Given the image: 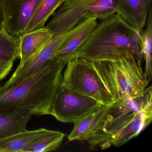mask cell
<instances>
[{
    "label": "cell",
    "mask_w": 152,
    "mask_h": 152,
    "mask_svg": "<svg viewBox=\"0 0 152 152\" xmlns=\"http://www.w3.org/2000/svg\"><path fill=\"white\" fill-rule=\"evenodd\" d=\"M66 64L54 59L18 83L0 88V113L27 111L39 116L50 115Z\"/></svg>",
    "instance_id": "cell-1"
},
{
    "label": "cell",
    "mask_w": 152,
    "mask_h": 152,
    "mask_svg": "<svg viewBox=\"0 0 152 152\" xmlns=\"http://www.w3.org/2000/svg\"><path fill=\"white\" fill-rule=\"evenodd\" d=\"M142 34L116 13L97 23L70 60L82 58L96 62L127 54H132L143 60L140 40Z\"/></svg>",
    "instance_id": "cell-2"
},
{
    "label": "cell",
    "mask_w": 152,
    "mask_h": 152,
    "mask_svg": "<svg viewBox=\"0 0 152 152\" xmlns=\"http://www.w3.org/2000/svg\"><path fill=\"white\" fill-rule=\"evenodd\" d=\"M142 60L132 54L93 62L98 73L115 100L142 94L148 86Z\"/></svg>",
    "instance_id": "cell-3"
},
{
    "label": "cell",
    "mask_w": 152,
    "mask_h": 152,
    "mask_svg": "<svg viewBox=\"0 0 152 152\" xmlns=\"http://www.w3.org/2000/svg\"><path fill=\"white\" fill-rule=\"evenodd\" d=\"M116 0H66L45 26L54 35L69 31L90 18L106 19L116 13Z\"/></svg>",
    "instance_id": "cell-4"
},
{
    "label": "cell",
    "mask_w": 152,
    "mask_h": 152,
    "mask_svg": "<svg viewBox=\"0 0 152 152\" xmlns=\"http://www.w3.org/2000/svg\"><path fill=\"white\" fill-rule=\"evenodd\" d=\"M152 87H147L141 95L115 100L110 105L101 129L88 142L91 149L106 148L108 140L129 123L140 112L152 106Z\"/></svg>",
    "instance_id": "cell-5"
},
{
    "label": "cell",
    "mask_w": 152,
    "mask_h": 152,
    "mask_svg": "<svg viewBox=\"0 0 152 152\" xmlns=\"http://www.w3.org/2000/svg\"><path fill=\"white\" fill-rule=\"evenodd\" d=\"M63 75V82L69 88L110 105L115 100L96 70L92 61L82 58L70 59Z\"/></svg>",
    "instance_id": "cell-6"
},
{
    "label": "cell",
    "mask_w": 152,
    "mask_h": 152,
    "mask_svg": "<svg viewBox=\"0 0 152 152\" xmlns=\"http://www.w3.org/2000/svg\"><path fill=\"white\" fill-rule=\"evenodd\" d=\"M102 105L92 98L69 88L62 81L55 96L50 115L61 122L74 123Z\"/></svg>",
    "instance_id": "cell-7"
},
{
    "label": "cell",
    "mask_w": 152,
    "mask_h": 152,
    "mask_svg": "<svg viewBox=\"0 0 152 152\" xmlns=\"http://www.w3.org/2000/svg\"><path fill=\"white\" fill-rule=\"evenodd\" d=\"M82 23V22L71 30L54 35L48 42L35 54L23 63H20L10 79L4 85L0 86V88H6L18 83L39 71L54 60L59 48L69 37L80 29Z\"/></svg>",
    "instance_id": "cell-8"
},
{
    "label": "cell",
    "mask_w": 152,
    "mask_h": 152,
    "mask_svg": "<svg viewBox=\"0 0 152 152\" xmlns=\"http://www.w3.org/2000/svg\"><path fill=\"white\" fill-rule=\"evenodd\" d=\"M42 0H9L4 12V29L17 38L26 32L31 19Z\"/></svg>",
    "instance_id": "cell-9"
},
{
    "label": "cell",
    "mask_w": 152,
    "mask_h": 152,
    "mask_svg": "<svg viewBox=\"0 0 152 152\" xmlns=\"http://www.w3.org/2000/svg\"><path fill=\"white\" fill-rule=\"evenodd\" d=\"M151 0H116V14L140 34L146 23Z\"/></svg>",
    "instance_id": "cell-10"
},
{
    "label": "cell",
    "mask_w": 152,
    "mask_h": 152,
    "mask_svg": "<svg viewBox=\"0 0 152 152\" xmlns=\"http://www.w3.org/2000/svg\"><path fill=\"white\" fill-rule=\"evenodd\" d=\"M110 105H102L98 109L83 116L74 123L73 129L68 136L70 141H89L99 131Z\"/></svg>",
    "instance_id": "cell-11"
},
{
    "label": "cell",
    "mask_w": 152,
    "mask_h": 152,
    "mask_svg": "<svg viewBox=\"0 0 152 152\" xmlns=\"http://www.w3.org/2000/svg\"><path fill=\"white\" fill-rule=\"evenodd\" d=\"M152 120V106L140 112L129 123L121 129L107 143V147H120L137 137Z\"/></svg>",
    "instance_id": "cell-12"
},
{
    "label": "cell",
    "mask_w": 152,
    "mask_h": 152,
    "mask_svg": "<svg viewBox=\"0 0 152 152\" xmlns=\"http://www.w3.org/2000/svg\"><path fill=\"white\" fill-rule=\"evenodd\" d=\"M53 36L52 31L46 26L21 35L19 38L20 63L31 57L48 42Z\"/></svg>",
    "instance_id": "cell-13"
},
{
    "label": "cell",
    "mask_w": 152,
    "mask_h": 152,
    "mask_svg": "<svg viewBox=\"0 0 152 152\" xmlns=\"http://www.w3.org/2000/svg\"><path fill=\"white\" fill-rule=\"evenodd\" d=\"M96 18H90L83 21L80 29L69 37L61 46L54 59L67 62L83 41L97 24Z\"/></svg>",
    "instance_id": "cell-14"
},
{
    "label": "cell",
    "mask_w": 152,
    "mask_h": 152,
    "mask_svg": "<svg viewBox=\"0 0 152 152\" xmlns=\"http://www.w3.org/2000/svg\"><path fill=\"white\" fill-rule=\"evenodd\" d=\"M31 115L27 111L0 113V139L26 130Z\"/></svg>",
    "instance_id": "cell-15"
},
{
    "label": "cell",
    "mask_w": 152,
    "mask_h": 152,
    "mask_svg": "<svg viewBox=\"0 0 152 152\" xmlns=\"http://www.w3.org/2000/svg\"><path fill=\"white\" fill-rule=\"evenodd\" d=\"M47 129L41 128L34 130H26L0 139V149L3 152H23L30 143L42 135Z\"/></svg>",
    "instance_id": "cell-16"
},
{
    "label": "cell",
    "mask_w": 152,
    "mask_h": 152,
    "mask_svg": "<svg viewBox=\"0 0 152 152\" xmlns=\"http://www.w3.org/2000/svg\"><path fill=\"white\" fill-rule=\"evenodd\" d=\"M65 134L58 131L47 130L29 144L23 152H43L56 150L63 143Z\"/></svg>",
    "instance_id": "cell-17"
},
{
    "label": "cell",
    "mask_w": 152,
    "mask_h": 152,
    "mask_svg": "<svg viewBox=\"0 0 152 152\" xmlns=\"http://www.w3.org/2000/svg\"><path fill=\"white\" fill-rule=\"evenodd\" d=\"M65 1L42 0L29 23L26 33L44 27L51 16Z\"/></svg>",
    "instance_id": "cell-18"
},
{
    "label": "cell",
    "mask_w": 152,
    "mask_h": 152,
    "mask_svg": "<svg viewBox=\"0 0 152 152\" xmlns=\"http://www.w3.org/2000/svg\"><path fill=\"white\" fill-rule=\"evenodd\" d=\"M20 58L19 38L10 35L5 30L0 31V60L14 63Z\"/></svg>",
    "instance_id": "cell-19"
},
{
    "label": "cell",
    "mask_w": 152,
    "mask_h": 152,
    "mask_svg": "<svg viewBox=\"0 0 152 152\" xmlns=\"http://www.w3.org/2000/svg\"><path fill=\"white\" fill-rule=\"evenodd\" d=\"M146 27L140 36L144 58L145 60V75L150 80L152 75L151 70V53L152 45V11L151 6L149 8L146 22Z\"/></svg>",
    "instance_id": "cell-20"
},
{
    "label": "cell",
    "mask_w": 152,
    "mask_h": 152,
    "mask_svg": "<svg viewBox=\"0 0 152 152\" xmlns=\"http://www.w3.org/2000/svg\"><path fill=\"white\" fill-rule=\"evenodd\" d=\"M12 62L0 60V81L4 80L12 71L13 67Z\"/></svg>",
    "instance_id": "cell-21"
},
{
    "label": "cell",
    "mask_w": 152,
    "mask_h": 152,
    "mask_svg": "<svg viewBox=\"0 0 152 152\" xmlns=\"http://www.w3.org/2000/svg\"><path fill=\"white\" fill-rule=\"evenodd\" d=\"M9 0H0V31L4 30V12L5 7Z\"/></svg>",
    "instance_id": "cell-22"
},
{
    "label": "cell",
    "mask_w": 152,
    "mask_h": 152,
    "mask_svg": "<svg viewBox=\"0 0 152 152\" xmlns=\"http://www.w3.org/2000/svg\"><path fill=\"white\" fill-rule=\"evenodd\" d=\"M0 152H3V151H2L1 149H0Z\"/></svg>",
    "instance_id": "cell-23"
}]
</instances>
